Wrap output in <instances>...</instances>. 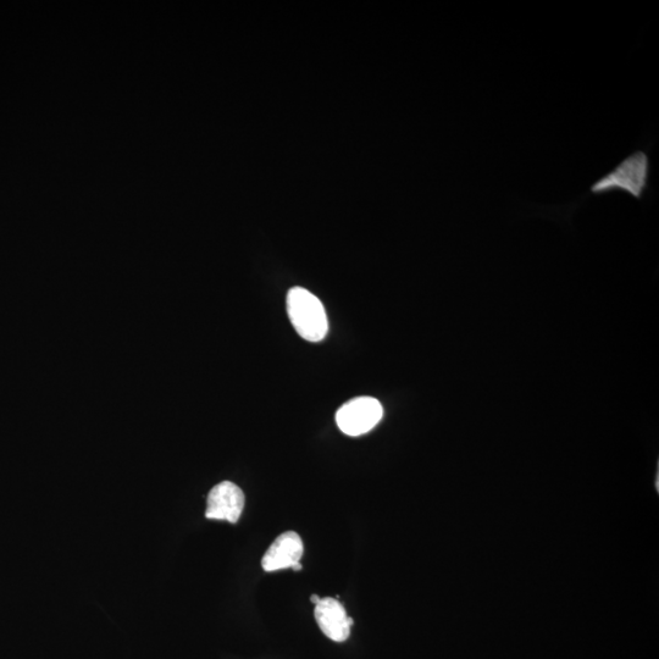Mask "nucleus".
Segmentation results:
<instances>
[{
	"label": "nucleus",
	"instance_id": "f03ea898",
	"mask_svg": "<svg viewBox=\"0 0 659 659\" xmlns=\"http://www.w3.org/2000/svg\"><path fill=\"white\" fill-rule=\"evenodd\" d=\"M287 313L293 328L302 339L320 342L329 331L328 315L320 299L303 287H293L287 293Z\"/></svg>",
	"mask_w": 659,
	"mask_h": 659
},
{
	"label": "nucleus",
	"instance_id": "423d86ee",
	"mask_svg": "<svg viewBox=\"0 0 659 659\" xmlns=\"http://www.w3.org/2000/svg\"><path fill=\"white\" fill-rule=\"evenodd\" d=\"M303 542L301 536L293 531L281 534L265 553L262 566L265 572H276V570L292 568L301 563L303 556Z\"/></svg>",
	"mask_w": 659,
	"mask_h": 659
},
{
	"label": "nucleus",
	"instance_id": "20e7f679",
	"mask_svg": "<svg viewBox=\"0 0 659 659\" xmlns=\"http://www.w3.org/2000/svg\"><path fill=\"white\" fill-rule=\"evenodd\" d=\"M245 508V494L230 481H224L209 492L206 517L215 520H227L232 524L238 522Z\"/></svg>",
	"mask_w": 659,
	"mask_h": 659
},
{
	"label": "nucleus",
	"instance_id": "6e6552de",
	"mask_svg": "<svg viewBox=\"0 0 659 659\" xmlns=\"http://www.w3.org/2000/svg\"><path fill=\"white\" fill-rule=\"evenodd\" d=\"M292 569L295 570V572H299V570H302V564L297 563L295 564V566L292 567Z\"/></svg>",
	"mask_w": 659,
	"mask_h": 659
},
{
	"label": "nucleus",
	"instance_id": "7ed1b4c3",
	"mask_svg": "<svg viewBox=\"0 0 659 659\" xmlns=\"http://www.w3.org/2000/svg\"><path fill=\"white\" fill-rule=\"evenodd\" d=\"M384 409L373 397H357L343 404L336 413V423L343 434L356 437L369 433L381 422Z\"/></svg>",
	"mask_w": 659,
	"mask_h": 659
},
{
	"label": "nucleus",
	"instance_id": "0eeeda50",
	"mask_svg": "<svg viewBox=\"0 0 659 659\" xmlns=\"http://www.w3.org/2000/svg\"><path fill=\"white\" fill-rule=\"evenodd\" d=\"M310 601H312L314 605H317V603L320 601V597L317 595H313L312 597H310Z\"/></svg>",
	"mask_w": 659,
	"mask_h": 659
},
{
	"label": "nucleus",
	"instance_id": "39448f33",
	"mask_svg": "<svg viewBox=\"0 0 659 659\" xmlns=\"http://www.w3.org/2000/svg\"><path fill=\"white\" fill-rule=\"evenodd\" d=\"M314 613L320 630L330 640L343 642L350 638L353 619L347 616L345 607L335 598H320Z\"/></svg>",
	"mask_w": 659,
	"mask_h": 659
},
{
	"label": "nucleus",
	"instance_id": "f257e3e1",
	"mask_svg": "<svg viewBox=\"0 0 659 659\" xmlns=\"http://www.w3.org/2000/svg\"><path fill=\"white\" fill-rule=\"evenodd\" d=\"M651 175L650 154L644 149H636L611 171L596 180L590 186L587 196L601 197L620 192L642 201L646 193L651 190Z\"/></svg>",
	"mask_w": 659,
	"mask_h": 659
}]
</instances>
